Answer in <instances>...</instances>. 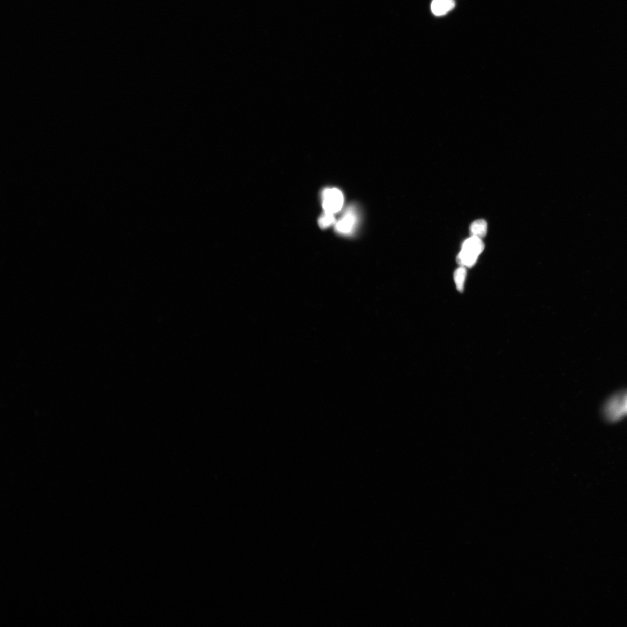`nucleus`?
I'll use <instances>...</instances> for the list:
<instances>
[{"label":"nucleus","mask_w":627,"mask_h":627,"mask_svg":"<svg viewBox=\"0 0 627 627\" xmlns=\"http://www.w3.org/2000/svg\"><path fill=\"white\" fill-rule=\"evenodd\" d=\"M484 244L481 238L472 236L464 242L459 255L456 257L457 263L465 267L470 268L476 262L479 256L484 251Z\"/></svg>","instance_id":"1"},{"label":"nucleus","mask_w":627,"mask_h":627,"mask_svg":"<svg viewBox=\"0 0 627 627\" xmlns=\"http://www.w3.org/2000/svg\"><path fill=\"white\" fill-rule=\"evenodd\" d=\"M358 210L350 206L344 211L342 216L336 223L335 230L338 233L348 235L353 233L359 223Z\"/></svg>","instance_id":"2"},{"label":"nucleus","mask_w":627,"mask_h":627,"mask_svg":"<svg viewBox=\"0 0 627 627\" xmlns=\"http://www.w3.org/2000/svg\"><path fill=\"white\" fill-rule=\"evenodd\" d=\"M322 207L324 211L335 214L342 209L344 203L343 195L336 188H326L321 194Z\"/></svg>","instance_id":"3"},{"label":"nucleus","mask_w":627,"mask_h":627,"mask_svg":"<svg viewBox=\"0 0 627 627\" xmlns=\"http://www.w3.org/2000/svg\"><path fill=\"white\" fill-rule=\"evenodd\" d=\"M455 6L454 0H433L431 9L434 15L440 16L447 14Z\"/></svg>","instance_id":"4"},{"label":"nucleus","mask_w":627,"mask_h":627,"mask_svg":"<svg viewBox=\"0 0 627 627\" xmlns=\"http://www.w3.org/2000/svg\"><path fill=\"white\" fill-rule=\"evenodd\" d=\"M470 231L472 236L481 239L484 237L487 232V222L483 219L476 220L471 224Z\"/></svg>","instance_id":"5"},{"label":"nucleus","mask_w":627,"mask_h":627,"mask_svg":"<svg viewBox=\"0 0 627 627\" xmlns=\"http://www.w3.org/2000/svg\"><path fill=\"white\" fill-rule=\"evenodd\" d=\"M467 276V268L464 266H462V265H460V267L456 269L455 271L454 274V280L456 285V288L459 292H462L464 291Z\"/></svg>","instance_id":"6"},{"label":"nucleus","mask_w":627,"mask_h":627,"mask_svg":"<svg viewBox=\"0 0 627 627\" xmlns=\"http://www.w3.org/2000/svg\"><path fill=\"white\" fill-rule=\"evenodd\" d=\"M335 214L324 211L319 217L318 224L322 229H326L336 224Z\"/></svg>","instance_id":"7"},{"label":"nucleus","mask_w":627,"mask_h":627,"mask_svg":"<svg viewBox=\"0 0 627 627\" xmlns=\"http://www.w3.org/2000/svg\"><path fill=\"white\" fill-rule=\"evenodd\" d=\"M624 400H624V404H625V408L627 410V396H626L625 397V398H624Z\"/></svg>","instance_id":"8"}]
</instances>
